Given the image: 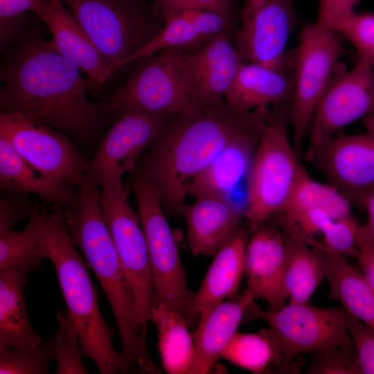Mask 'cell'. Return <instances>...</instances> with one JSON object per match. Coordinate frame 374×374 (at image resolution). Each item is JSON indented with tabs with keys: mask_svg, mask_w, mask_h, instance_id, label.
<instances>
[{
	"mask_svg": "<svg viewBox=\"0 0 374 374\" xmlns=\"http://www.w3.org/2000/svg\"><path fill=\"white\" fill-rule=\"evenodd\" d=\"M368 119V129H374V116L367 118Z\"/></svg>",
	"mask_w": 374,
	"mask_h": 374,
	"instance_id": "bcb514c9",
	"label": "cell"
},
{
	"mask_svg": "<svg viewBox=\"0 0 374 374\" xmlns=\"http://www.w3.org/2000/svg\"><path fill=\"white\" fill-rule=\"evenodd\" d=\"M102 210L134 299L145 353L154 283L147 242L139 213L130 206L123 182L102 188Z\"/></svg>",
	"mask_w": 374,
	"mask_h": 374,
	"instance_id": "30bf717a",
	"label": "cell"
},
{
	"mask_svg": "<svg viewBox=\"0 0 374 374\" xmlns=\"http://www.w3.org/2000/svg\"><path fill=\"white\" fill-rule=\"evenodd\" d=\"M293 75L251 62H243L224 95L235 111L248 112L262 107L290 103L293 93Z\"/></svg>",
	"mask_w": 374,
	"mask_h": 374,
	"instance_id": "d4e9b609",
	"label": "cell"
},
{
	"mask_svg": "<svg viewBox=\"0 0 374 374\" xmlns=\"http://www.w3.org/2000/svg\"><path fill=\"white\" fill-rule=\"evenodd\" d=\"M289 103L272 106L246 178L244 215L251 231L280 213L303 166L289 136Z\"/></svg>",
	"mask_w": 374,
	"mask_h": 374,
	"instance_id": "5b68a950",
	"label": "cell"
},
{
	"mask_svg": "<svg viewBox=\"0 0 374 374\" xmlns=\"http://www.w3.org/2000/svg\"><path fill=\"white\" fill-rule=\"evenodd\" d=\"M359 225L353 214L333 220L321 233L322 241L319 248L346 258H357Z\"/></svg>",
	"mask_w": 374,
	"mask_h": 374,
	"instance_id": "f35d334b",
	"label": "cell"
},
{
	"mask_svg": "<svg viewBox=\"0 0 374 374\" xmlns=\"http://www.w3.org/2000/svg\"><path fill=\"white\" fill-rule=\"evenodd\" d=\"M296 0H242L233 37L242 59L287 69L286 47L297 21Z\"/></svg>",
	"mask_w": 374,
	"mask_h": 374,
	"instance_id": "5bb4252c",
	"label": "cell"
},
{
	"mask_svg": "<svg viewBox=\"0 0 374 374\" xmlns=\"http://www.w3.org/2000/svg\"><path fill=\"white\" fill-rule=\"evenodd\" d=\"M0 188L7 193L33 194L63 211L73 209L80 192L31 167L11 143L0 136Z\"/></svg>",
	"mask_w": 374,
	"mask_h": 374,
	"instance_id": "484cf974",
	"label": "cell"
},
{
	"mask_svg": "<svg viewBox=\"0 0 374 374\" xmlns=\"http://www.w3.org/2000/svg\"><path fill=\"white\" fill-rule=\"evenodd\" d=\"M100 193L99 187L86 179L75 206L62 211L64 222L105 293L130 371L137 368L141 373H154L156 366L142 345L134 299L102 210Z\"/></svg>",
	"mask_w": 374,
	"mask_h": 374,
	"instance_id": "3957f363",
	"label": "cell"
},
{
	"mask_svg": "<svg viewBox=\"0 0 374 374\" xmlns=\"http://www.w3.org/2000/svg\"><path fill=\"white\" fill-rule=\"evenodd\" d=\"M308 374H362L353 343L310 353Z\"/></svg>",
	"mask_w": 374,
	"mask_h": 374,
	"instance_id": "74e56055",
	"label": "cell"
},
{
	"mask_svg": "<svg viewBox=\"0 0 374 374\" xmlns=\"http://www.w3.org/2000/svg\"><path fill=\"white\" fill-rule=\"evenodd\" d=\"M341 306L317 307L310 303L287 302L277 310H263L253 301L244 321H265L274 330L283 355V371L303 353L325 350L353 343L346 326Z\"/></svg>",
	"mask_w": 374,
	"mask_h": 374,
	"instance_id": "8fae6325",
	"label": "cell"
},
{
	"mask_svg": "<svg viewBox=\"0 0 374 374\" xmlns=\"http://www.w3.org/2000/svg\"><path fill=\"white\" fill-rule=\"evenodd\" d=\"M39 19L48 28L55 48L87 75L91 92L97 94L114 73L75 17L61 1L51 0Z\"/></svg>",
	"mask_w": 374,
	"mask_h": 374,
	"instance_id": "ac0fdd59",
	"label": "cell"
},
{
	"mask_svg": "<svg viewBox=\"0 0 374 374\" xmlns=\"http://www.w3.org/2000/svg\"><path fill=\"white\" fill-rule=\"evenodd\" d=\"M287 256L285 286L288 302L309 303L327 279L329 264L324 251L285 234Z\"/></svg>",
	"mask_w": 374,
	"mask_h": 374,
	"instance_id": "f1b7e54d",
	"label": "cell"
},
{
	"mask_svg": "<svg viewBox=\"0 0 374 374\" xmlns=\"http://www.w3.org/2000/svg\"><path fill=\"white\" fill-rule=\"evenodd\" d=\"M1 52V113L43 123L85 146L119 115L105 99L89 97V80L46 39L40 25Z\"/></svg>",
	"mask_w": 374,
	"mask_h": 374,
	"instance_id": "6da1fadb",
	"label": "cell"
},
{
	"mask_svg": "<svg viewBox=\"0 0 374 374\" xmlns=\"http://www.w3.org/2000/svg\"><path fill=\"white\" fill-rule=\"evenodd\" d=\"M268 113L269 107L239 112L224 99L168 121L136 166L163 210L179 213L193 180L233 139L265 125Z\"/></svg>",
	"mask_w": 374,
	"mask_h": 374,
	"instance_id": "7a4b0ae2",
	"label": "cell"
},
{
	"mask_svg": "<svg viewBox=\"0 0 374 374\" xmlns=\"http://www.w3.org/2000/svg\"><path fill=\"white\" fill-rule=\"evenodd\" d=\"M247 231L240 228L216 251L192 303L193 314L202 322L216 305L235 295L244 274Z\"/></svg>",
	"mask_w": 374,
	"mask_h": 374,
	"instance_id": "7402d4cb",
	"label": "cell"
},
{
	"mask_svg": "<svg viewBox=\"0 0 374 374\" xmlns=\"http://www.w3.org/2000/svg\"><path fill=\"white\" fill-rule=\"evenodd\" d=\"M60 1L95 44L113 73L125 66L165 24L147 0Z\"/></svg>",
	"mask_w": 374,
	"mask_h": 374,
	"instance_id": "52a82bcc",
	"label": "cell"
},
{
	"mask_svg": "<svg viewBox=\"0 0 374 374\" xmlns=\"http://www.w3.org/2000/svg\"><path fill=\"white\" fill-rule=\"evenodd\" d=\"M255 300L246 289L214 307L204 320L197 324L193 336L195 352L189 374H205L212 369Z\"/></svg>",
	"mask_w": 374,
	"mask_h": 374,
	"instance_id": "44dd1931",
	"label": "cell"
},
{
	"mask_svg": "<svg viewBox=\"0 0 374 374\" xmlns=\"http://www.w3.org/2000/svg\"><path fill=\"white\" fill-rule=\"evenodd\" d=\"M187 226V239L195 256L210 255L240 227V213L228 199L201 197L179 209Z\"/></svg>",
	"mask_w": 374,
	"mask_h": 374,
	"instance_id": "ffe728a7",
	"label": "cell"
},
{
	"mask_svg": "<svg viewBox=\"0 0 374 374\" xmlns=\"http://www.w3.org/2000/svg\"><path fill=\"white\" fill-rule=\"evenodd\" d=\"M39 244L55 270L67 312L76 326L82 356L91 359L101 374L130 372L114 346L113 332L100 312L89 265L75 247L62 208L44 211Z\"/></svg>",
	"mask_w": 374,
	"mask_h": 374,
	"instance_id": "277c9868",
	"label": "cell"
},
{
	"mask_svg": "<svg viewBox=\"0 0 374 374\" xmlns=\"http://www.w3.org/2000/svg\"><path fill=\"white\" fill-rule=\"evenodd\" d=\"M170 119L136 111L120 113L89 163L87 179L100 188L122 182Z\"/></svg>",
	"mask_w": 374,
	"mask_h": 374,
	"instance_id": "9a60e30c",
	"label": "cell"
},
{
	"mask_svg": "<svg viewBox=\"0 0 374 374\" xmlns=\"http://www.w3.org/2000/svg\"><path fill=\"white\" fill-rule=\"evenodd\" d=\"M287 242L285 233L263 224L247 241L244 260L247 289L261 299L268 310H277L288 300L285 286Z\"/></svg>",
	"mask_w": 374,
	"mask_h": 374,
	"instance_id": "e0dca14e",
	"label": "cell"
},
{
	"mask_svg": "<svg viewBox=\"0 0 374 374\" xmlns=\"http://www.w3.org/2000/svg\"><path fill=\"white\" fill-rule=\"evenodd\" d=\"M328 258V298L337 301L349 314L374 328V290L347 258L322 249Z\"/></svg>",
	"mask_w": 374,
	"mask_h": 374,
	"instance_id": "83f0119b",
	"label": "cell"
},
{
	"mask_svg": "<svg viewBox=\"0 0 374 374\" xmlns=\"http://www.w3.org/2000/svg\"><path fill=\"white\" fill-rule=\"evenodd\" d=\"M374 116V69L358 60L335 69L311 119L305 159L311 161L337 133L362 118Z\"/></svg>",
	"mask_w": 374,
	"mask_h": 374,
	"instance_id": "7c38bea8",
	"label": "cell"
},
{
	"mask_svg": "<svg viewBox=\"0 0 374 374\" xmlns=\"http://www.w3.org/2000/svg\"><path fill=\"white\" fill-rule=\"evenodd\" d=\"M58 327L51 337L54 359L57 362V374H87L82 361L78 331L71 316L62 311L57 312Z\"/></svg>",
	"mask_w": 374,
	"mask_h": 374,
	"instance_id": "e575fe53",
	"label": "cell"
},
{
	"mask_svg": "<svg viewBox=\"0 0 374 374\" xmlns=\"http://www.w3.org/2000/svg\"><path fill=\"white\" fill-rule=\"evenodd\" d=\"M359 206L367 213L368 220L365 224L374 238V189L362 197Z\"/></svg>",
	"mask_w": 374,
	"mask_h": 374,
	"instance_id": "f6af8a7d",
	"label": "cell"
},
{
	"mask_svg": "<svg viewBox=\"0 0 374 374\" xmlns=\"http://www.w3.org/2000/svg\"><path fill=\"white\" fill-rule=\"evenodd\" d=\"M357 259L360 271L374 290V238L366 224L359 225L357 231Z\"/></svg>",
	"mask_w": 374,
	"mask_h": 374,
	"instance_id": "b9f144b4",
	"label": "cell"
},
{
	"mask_svg": "<svg viewBox=\"0 0 374 374\" xmlns=\"http://www.w3.org/2000/svg\"><path fill=\"white\" fill-rule=\"evenodd\" d=\"M135 170L132 184L151 264L152 304L162 303L177 310L190 325L195 320L194 294L188 287L175 238L153 186L138 167Z\"/></svg>",
	"mask_w": 374,
	"mask_h": 374,
	"instance_id": "ba28073f",
	"label": "cell"
},
{
	"mask_svg": "<svg viewBox=\"0 0 374 374\" xmlns=\"http://www.w3.org/2000/svg\"><path fill=\"white\" fill-rule=\"evenodd\" d=\"M189 61L196 93L204 107L224 100L244 60L231 33H222L190 53Z\"/></svg>",
	"mask_w": 374,
	"mask_h": 374,
	"instance_id": "d6986e66",
	"label": "cell"
},
{
	"mask_svg": "<svg viewBox=\"0 0 374 374\" xmlns=\"http://www.w3.org/2000/svg\"><path fill=\"white\" fill-rule=\"evenodd\" d=\"M360 0H318L319 12L317 21L332 27L345 15L355 10V6Z\"/></svg>",
	"mask_w": 374,
	"mask_h": 374,
	"instance_id": "7bdbcfd3",
	"label": "cell"
},
{
	"mask_svg": "<svg viewBox=\"0 0 374 374\" xmlns=\"http://www.w3.org/2000/svg\"><path fill=\"white\" fill-rule=\"evenodd\" d=\"M189 57L190 53L181 48L159 51L104 99L118 114L136 111L171 118L199 109L203 106L196 93Z\"/></svg>",
	"mask_w": 374,
	"mask_h": 374,
	"instance_id": "8992f818",
	"label": "cell"
},
{
	"mask_svg": "<svg viewBox=\"0 0 374 374\" xmlns=\"http://www.w3.org/2000/svg\"><path fill=\"white\" fill-rule=\"evenodd\" d=\"M331 28L355 48L359 60L374 69V12L351 11Z\"/></svg>",
	"mask_w": 374,
	"mask_h": 374,
	"instance_id": "8d00e7d4",
	"label": "cell"
},
{
	"mask_svg": "<svg viewBox=\"0 0 374 374\" xmlns=\"http://www.w3.org/2000/svg\"><path fill=\"white\" fill-rule=\"evenodd\" d=\"M221 357L253 373H269L274 365H277L283 371L280 345L270 326L256 332L237 331L222 351Z\"/></svg>",
	"mask_w": 374,
	"mask_h": 374,
	"instance_id": "4dcf8cb0",
	"label": "cell"
},
{
	"mask_svg": "<svg viewBox=\"0 0 374 374\" xmlns=\"http://www.w3.org/2000/svg\"><path fill=\"white\" fill-rule=\"evenodd\" d=\"M0 136L34 169L71 186L87 179V163L62 132L15 114H0Z\"/></svg>",
	"mask_w": 374,
	"mask_h": 374,
	"instance_id": "4fadbf2b",
	"label": "cell"
},
{
	"mask_svg": "<svg viewBox=\"0 0 374 374\" xmlns=\"http://www.w3.org/2000/svg\"><path fill=\"white\" fill-rule=\"evenodd\" d=\"M43 212L38 208L21 231H0V271L12 267L28 274L42 266L46 258L39 244Z\"/></svg>",
	"mask_w": 374,
	"mask_h": 374,
	"instance_id": "d6a6232c",
	"label": "cell"
},
{
	"mask_svg": "<svg viewBox=\"0 0 374 374\" xmlns=\"http://www.w3.org/2000/svg\"><path fill=\"white\" fill-rule=\"evenodd\" d=\"M27 274L12 267L0 271V350L31 349L44 340L28 319L24 294Z\"/></svg>",
	"mask_w": 374,
	"mask_h": 374,
	"instance_id": "4316f807",
	"label": "cell"
},
{
	"mask_svg": "<svg viewBox=\"0 0 374 374\" xmlns=\"http://www.w3.org/2000/svg\"><path fill=\"white\" fill-rule=\"evenodd\" d=\"M341 36L317 21L305 24L292 59L293 93L289 103L292 140L299 153L308 136L313 114L342 53Z\"/></svg>",
	"mask_w": 374,
	"mask_h": 374,
	"instance_id": "9c48e42d",
	"label": "cell"
},
{
	"mask_svg": "<svg viewBox=\"0 0 374 374\" xmlns=\"http://www.w3.org/2000/svg\"><path fill=\"white\" fill-rule=\"evenodd\" d=\"M54 359L52 337L31 349L9 348L0 350L1 374H48Z\"/></svg>",
	"mask_w": 374,
	"mask_h": 374,
	"instance_id": "d590c367",
	"label": "cell"
},
{
	"mask_svg": "<svg viewBox=\"0 0 374 374\" xmlns=\"http://www.w3.org/2000/svg\"><path fill=\"white\" fill-rule=\"evenodd\" d=\"M26 194L8 193L0 202V231L13 229L19 220L28 219L38 209L26 198Z\"/></svg>",
	"mask_w": 374,
	"mask_h": 374,
	"instance_id": "60d3db41",
	"label": "cell"
},
{
	"mask_svg": "<svg viewBox=\"0 0 374 374\" xmlns=\"http://www.w3.org/2000/svg\"><path fill=\"white\" fill-rule=\"evenodd\" d=\"M235 17L200 8L181 11L165 21L162 30L145 46L133 55L126 64L147 58L170 48L194 50L211 37L230 33Z\"/></svg>",
	"mask_w": 374,
	"mask_h": 374,
	"instance_id": "603a6c76",
	"label": "cell"
},
{
	"mask_svg": "<svg viewBox=\"0 0 374 374\" xmlns=\"http://www.w3.org/2000/svg\"><path fill=\"white\" fill-rule=\"evenodd\" d=\"M236 0H186L185 10L206 9L220 14L235 15Z\"/></svg>",
	"mask_w": 374,
	"mask_h": 374,
	"instance_id": "ee69618b",
	"label": "cell"
},
{
	"mask_svg": "<svg viewBox=\"0 0 374 374\" xmlns=\"http://www.w3.org/2000/svg\"><path fill=\"white\" fill-rule=\"evenodd\" d=\"M150 320L158 331V347L163 366L170 374H189L195 352L194 337L180 312L162 303H153Z\"/></svg>",
	"mask_w": 374,
	"mask_h": 374,
	"instance_id": "f546056e",
	"label": "cell"
},
{
	"mask_svg": "<svg viewBox=\"0 0 374 374\" xmlns=\"http://www.w3.org/2000/svg\"><path fill=\"white\" fill-rule=\"evenodd\" d=\"M51 0H0V48L4 50L18 42L31 24L29 12L39 16Z\"/></svg>",
	"mask_w": 374,
	"mask_h": 374,
	"instance_id": "836d02e7",
	"label": "cell"
},
{
	"mask_svg": "<svg viewBox=\"0 0 374 374\" xmlns=\"http://www.w3.org/2000/svg\"><path fill=\"white\" fill-rule=\"evenodd\" d=\"M352 206L340 191L328 183L316 181L303 167L286 206L273 217L279 222L309 210L323 208L339 218L352 214Z\"/></svg>",
	"mask_w": 374,
	"mask_h": 374,
	"instance_id": "1f68e13d",
	"label": "cell"
},
{
	"mask_svg": "<svg viewBox=\"0 0 374 374\" xmlns=\"http://www.w3.org/2000/svg\"><path fill=\"white\" fill-rule=\"evenodd\" d=\"M346 326L356 349L362 373L374 374V328L348 312Z\"/></svg>",
	"mask_w": 374,
	"mask_h": 374,
	"instance_id": "ab89813d",
	"label": "cell"
},
{
	"mask_svg": "<svg viewBox=\"0 0 374 374\" xmlns=\"http://www.w3.org/2000/svg\"><path fill=\"white\" fill-rule=\"evenodd\" d=\"M328 184L352 204L374 189V129L355 134H339L311 161Z\"/></svg>",
	"mask_w": 374,
	"mask_h": 374,
	"instance_id": "2e32d148",
	"label": "cell"
},
{
	"mask_svg": "<svg viewBox=\"0 0 374 374\" xmlns=\"http://www.w3.org/2000/svg\"><path fill=\"white\" fill-rule=\"evenodd\" d=\"M265 127L266 125L247 132L229 143L193 180L189 194L195 199H228L240 181L244 176L247 178L254 151Z\"/></svg>",
	"mask_w": 374,
	"mask_h": 374,
	"instance_id": "cb8c5ba5",
	"label": "cell"
}]
</instances>
